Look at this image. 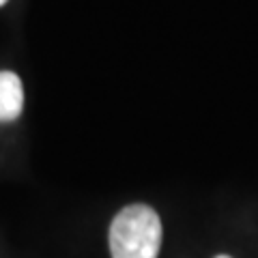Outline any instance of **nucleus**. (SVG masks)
<instances>
[{
  "instance_id": "obj_4",
  "label": "nucleus",
  "mask_w": 258,
  "mask_h": 258,
  "mask_svg": "<svg viewBox=\"0 0 258 258\" xmlns=\"http://www.w3.org/2000/svg\"><path fill=\"white\" fill-rule=\"evenodd\" d=\"M3 5H7V0H0V7H3Z\"/></svg>"
},
{
  "instance_id": "obj_3",
  "label": "nucleus",
  "mask_w": 258,
  "mask_h": 258,
  "mask_svg": "<svg viewBox=\"0 0 258 258\" xmlns=\"http://www.w3.org/2000/svg\"><path fill=\"white\" fill-rule=\"evenodd\" d=\"M215 258H232V256H228V254H217Z\"/></svg>"
},
{
  "instance_id": "obj_2",
  "label": "nucleus",
  "mask_w": 258,
  "mask_h": 258,
  "mask_svg": "<svg viewBox=\"0 0 258 258\" xmlns=\"http://www.w3.org/2000/svg\"><path fill=\"white\" fill-rule=\"evenodd\" d=\"M24 88L22 80L13 71H0V120L9 123L22 114Z\"/></svg>"
},
{
  "instance_id": "obj_1",
  "label": "nucleus",
  "mask_w": 258,
  "mask_h": 258,
  "mask_svg": "<svg viewBox=\"0 0 258 258\" xmlns=\"http://www.w3.org/2000/svg\"><path fill=\"white\" fill-rule=\"evenodd\" d=\"M161 220L149 205H129L120 209L110 224L112 258H157L161 249Z\"/></svg>"
}]
</instances>
